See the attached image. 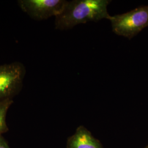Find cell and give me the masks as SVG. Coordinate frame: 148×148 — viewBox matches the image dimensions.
I'll list each match as a JSON object with an SVG mask.
<instances>
[{"mask_svg":"<svg viewBox=\"0 0 148 148\" xmlns=\"http://www.w3.org/2000/svg\"><path fill=\"white\" fill-rule=\"evenodd\" d=\"M67 148H103L99 140L93 136L86 127L80 126L69 138Z\"/></svg>","mask_w":148,"mask_h":148,"instance_id":"obj_5","label":"cell"},{"mask_svg":"<svg viewBox=\"0 0 148 148\" xmlns=\"http://www.w3.org/2000/svg\"><path fill=\"white\" fill-rule=\"evenodd\" d=\"M25 74L20 62L0 65V101L12 99L21 91Z\"/></svg>","mask_w":148,"mask_h":148,"instance_id":"obj_3","label":"cell"},{"mask_svg":"<svg viewBox=\"0 0 148 148\" xmlns=\"http://www.w3.org/2000/svg\"><path fill=\"white\" fill-rule=\"evenodd\" d=\"M13 103L12 99L0 101V134H2L8 131V127L6 123V115Z\"/></svg>","mask_w":148,"mask_h":148,"instance_id":"obj_6","label":"cell"},{"mask_svg":"<svg viewBox=\"0 0 148 148\" xmlns=\"http://www.w3.org/2000/svg\"><path fill=\"white\" fill-rule=\"evenodd\" d=\"M109 21L115 34L131 39L148 27V5L122 14L111 16Z\"/></svg>","mask_w":148,"mask_h":148,"instance_id":"obj_2","label":"cell"},{"mask_svg":"<svg viewBox=\"0 0 148 148\" xmlns=\"http://www.w3.org/2000/svg\"><path fill=\"white\" fill-rule=\"evenodd\" d=\"M108 0H73L67 1L63 11L56 16L55 27L65 30L88 21H98L111 18L107 7Z\"/></svg>","mask_w":148,"mask_h":148,"instance_id":"obj_1","label":"cell"},{"mask_svg":"<svg viewBox=\"0 0 148 148\" xmlns=\"http://www.w3.org/2000/svg\"><path fill=\"white\" fill-rule=\"evenodd\" d=\"M148 148V145H147V146H146V147H145V148Z\"/></svg>","mask_w":148,"mask_h":148,"instance_id":"obj_8","label":"cell"},{"mask_svg":"<svg viewBox=\"0 0 148 148\" xmlns=\"http://www.w3.org/2000/svg\"><path fill=\"white\" fill-rule=\"evenodd\" d=\"M0 148H10L2 134H0Z\"/></svg>","mask_w":148,"mask_h":148,"instance_id":"obj_7","label":"cell"},{"mask_svg":"<svg viewBox=\"0 0 148 148\" xmlns=\"http://www.w3.org/2000/svg\"><path fill=\"white\" fill-rule=\"evenodd\" d=\"M66 2L65 0H18L17 3L32 19L42 21L58 16Z\"/></svg>","mask_w":148,"mask_h":148,"instance_id":"obj_4","label":"cell"}]
</instances>
